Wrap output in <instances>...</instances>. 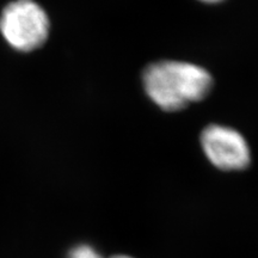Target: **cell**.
<instances>
[{
  "label": "cell",
  "mask_w": 258,
  "mask_h": 258,
  "mask_svg": "<svg viewBox=\"0 0 258 258\" xmlns=\"http://www.w3.org/2000/svg\"><path fill=\"white\" fill-rule=\"evenodd\" d=\"M213 77L198 63L180 60H160L143 72V85L148 98L167 112L205 99L213 88Z\"/></svg>",
  "instance_id": "6da1fadb"
},
{
  "label": "cell",
  "mask_w": 258,
  "mask_h": 258,
  "mask_svg": "<svg viewBox=\"0 0 258 258\" xmlns=\"http://www.w3.org/2000/svg\"><path fill=\"white\" fill-rule=\"evenodd\" d=\"M0 31L12 48L30 51L46 42L49 18L34 0H16L10 3L0 16Z\"/></svg>",
  "instance_id": "7a4b0ae2"
},
{
  "label": "cell",
  "mask_w": 258,
  "mask_h": 258,
  "mask_svg": "<svg viewBox=\"0 0 258 258\" xmlns=\"http://www.w3.org/2000/svg\"><path fill=\"white\" fill-rule=\"evenodd\" d=\"M202 152L218 170L243 171L251 164V148L239 131L231 125L211 123L200 135Z\"/></svg>",
  "instance_id": "3957f363"
},
{
  "label": "cell",
  "mask_w": 258,
  "mask_h": 258,
  "mask_svg": "<svg viewBox=\"0 0 258 258\" xmlns=\"http://www.w3.org/2000/svg\"><path fill=\"white\" fill-rule=\"evenodd\" d=\"M66 258H104V256L92 245L82 243L71 247Z\"/></svg>",
  "instance_id": "277c9868"
},
{
  "label": "cell",
  "mask_w": 258,
  "mask_h": 258,
  "mask_svg": "<svg viewBox=\"0 0 258 258\" xmlns=\"http://www.w3.org/2000/svg\"><path fill=\"white\" fill-rule=\"evenodd\" d=\"M201 3H206V4H219V3L224 2V0H199Z\"/></svg>",
  "instance_id": "5b68a950"
},
{
  "label": "cell",
  "mask_w": 258,
  "mask_h": 258,
  "mask_svg": "<svg viewBox=\"0 0 258 258\" xmlns=\"http://www.w3.org/2000/svg\"><path fill=\"white\" fill-rule=\"evenodd\" d=\"M110 258H135V257L129 256V254H125V253H120V254H115V256H111Z\"/></svg>",
  "instance_id": "8992f818"
}]
</instances>
